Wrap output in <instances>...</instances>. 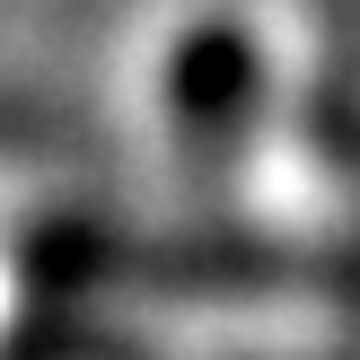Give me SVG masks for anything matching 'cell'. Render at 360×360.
Listing matches in <instances>:
<instances>
[{
	"label": "cell",
	"instance_id": "6da1fadb",
	"mask_svg": "<svg viewBox=\"0 0 360 360\" xmlns=\"http://www.w3.org/2000/svg\"><path fill=\"white\" fill-rule=\"evenodd\" d=\"M18 273L35 290H88V281H299V273H316V255L229 246V238L141 246V238H115V229H27Z\"/></svg>",
	"mask_w": 360,
	"mask_h": 360
},
{
	"label": "cell",
	"instance_id": "7a4b0ae2",
	"mask_svg": "<svg viewBox=\"0 0 360 360\" xmlns=\"http://www.w3.org/2000/svg\"><path fill=\"white\" fill-rule=\"evenodd\" d=\"M255 88H264V62L238 27H193L167 62V115H176V141H193L202 158H220L229 141L255 123Z\"/></svg>",
	"mask_w": 360,
	"mask_h": 360
}]
</instances>
